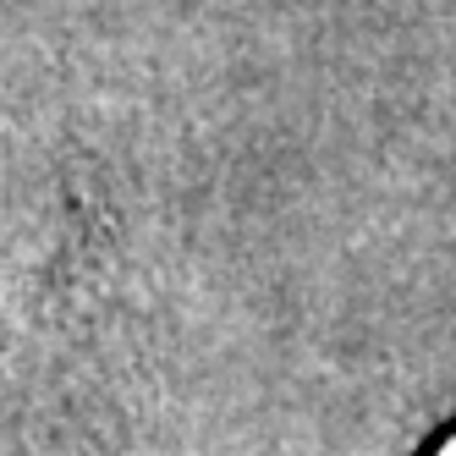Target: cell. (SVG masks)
Wrapping results in <instances>:
<instances>
[{
    "mask_svg": "<svg viewBox=\"0 0 456 456\" xmlns=\"http://www.w3.org/2000/svg\"><path fill=\"white\" fill-rule=\"evenodd\" d=\"M429 456H456V429H451V435H445V440H440V445H435Z\"/></svg>",
    "mask_w": 456,
    "mask_h": 456,
    "instance_id": "1",
    "label": "cell"
}]
</instances>
